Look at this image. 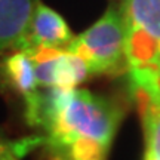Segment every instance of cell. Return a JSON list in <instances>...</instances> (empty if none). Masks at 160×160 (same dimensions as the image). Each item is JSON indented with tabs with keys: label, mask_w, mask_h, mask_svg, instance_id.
<instances>
[{
	"label": "cell",
	"mask_w": 160,
	"mask_h": 160,
	"mask_svg": "<svg viewBox=\"0 0 160 160\" xmlns=\"http://www.w3.org/2000/svg\"><path fill=\"white\" fill-rule=\"evenodd\" d=\"M45 160H64L62 157H59L58 154H55L53 151H51V150H46V157Z\"/></svg>",
	"instance_id": "obj_9"
},
{
	"label": "cell",
	"mask_w": 160,
	"mask_h": 160,
	"mask_svg": "<svg viewBox=\"0 0 160 160\" xmlns=\"http://www.w3.org/2000/svg\"><path fill=\"white\" fill-rule=\"evenodd\" d=\"M141 99L145 154L160 159V88L151 91H135Z\"/></svg>",
	"instance_id": "obj_7"
},
{
	"label": "cell",
	"mask_w": 160,
	"mask_h": 160,
	"mask_svg": "<svg viewBox=\"0 0 160 160\" xmlns=\"http://www.w3.org/2000/svg\"><path fill=\"white\" fill-rule=\"evenodd\" d=\"M67 51L79 55L91 74L120 71L128 65L122 12L108 9L91 28L71 40Z\"/></svg>",
	"instance_id": "obj_3"
},
{
	"label": "cell",
	"mask_w": 160,
	"mask_h": 160,
	"mask_svg": "<svg viewBox=\"0 0 160 160\" xmlns=\"http://www.w3.org/2000/svg\"><path fill=\"white\" fill-rule=\"evenodd\" d=\"M144 160H160V159H157V157H153V156L145 154V156H144Z\"/></svg>",
	"instance_id": "obj_10"
},
{
	"label": "cell",
	"mask_w": 160,
	"mask_h": 160,
	"mask_svg": "<svg viewBox=\"0 0 160 160\" xmlns=\"http://www.w3.org/2000/svg\"><path fill=\"white\" fill-rule=\"evenodd\" d=\"M73 39L74 37L67 21L49 6L40 3L33 15L27 33L24 34L17 49H30V48L67 49Z\"/></svg>",
	"instance_id": "obj_4"
},
{
	"label": "cell",
	"mask_w": 160,
	"mask_h": 160,
	"mask_svg": "<svg viewBox=\"0 0 160 160\" xmlns=\"http://www.w3.org/2000/svg\"><path fill=\"white\" fill-rule=\"evenodd\" d=\"M21 156L17 142H11L0 135V160H19Z\"/></svg>",
	"instance_id": "obj_8"
},
{
	"label": "cell",
	"mask_w": 160,
	"mask_h": 160,
	"mask_svg": "<svg viewBox=\"0 0 160 160\" xmlns=\"http://www.w3.org/2000/svg\"><path fill=\"white\" fill-rule=\"evenodd\" d=\"M2 76L12 91L24 95V98L39 89L34 61L27 51L17 49L2 62Z\"/></svg>",
	"instance_id": "obj_6"
},
{
	"label": "cell",
	"mask_w": 160,
	"mask_h": 160,
	"mask_svg": "<svg viewBox=\"0 0 160 160\" xmlns=\"http://www.w3.org/2000/svg\"><path fill=\"white\" fill-rule=\"evenodd\" d=\"M39 5V0H0V52L17 49Z\"/></svg>",
	"instance_id": "obj_5"
},
{
	"label": "cell",
	"mask_w": 160,
	"mask_h": 160,
	"mask_svg": "<svg viewBox=\"0 0 160 160\" xmlns=\"http://www.w3.org/2000/svg\"><path fill=\"white\" fill-rule=\"evenodd\" d=\"M129 74L160 76V0H123Z\"/></svg>",
	"instance_id": "obj_2"
},
{
	"label": "cell",
	"mask_w": 160,
	"mask_h": 160,
	"mask_svg": "<svg viewBox=\"0 0 160 160\" xmlns=\"http://www.w3.org/2000/svg\"><path fill=\"white\" fill-rule=\"evenodd\" d=\"M25 99V117L43 129L46 148L64 160H105L123 111L110 98L80 89L45 88Z\"/></svg>",
	"instance_id": "obj_1"
}]
</instances>
